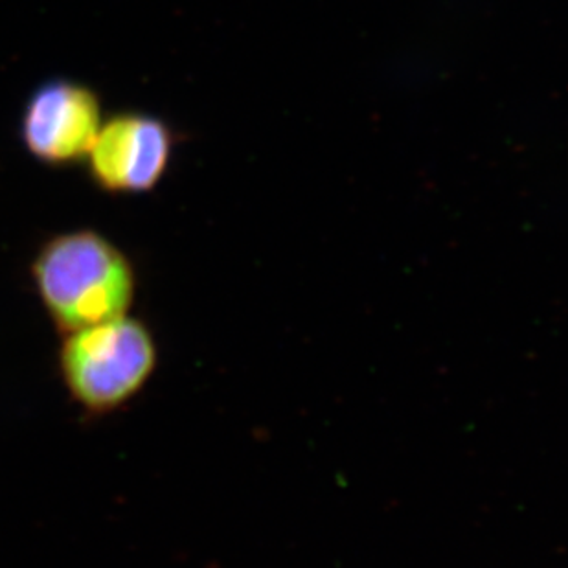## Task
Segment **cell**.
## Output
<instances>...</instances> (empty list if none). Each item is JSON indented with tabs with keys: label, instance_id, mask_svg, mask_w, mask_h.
<instances>
[{
	"label": "cell",
	"instance_id": "6da1fadb",
	"mask_svg": "<svg viewBox=\"0 0 568 568\" xmlns=\"http://www.w3.org/2000/svg\"><path fill=\"white\" fill-rule=\"evenodd\" d=\"M39 301L60 333L129 315L136 295L133 263L100 232H61L32 260Z\"/></svg>",
	"mask_w": 568,
	"mask_h": 568
},
{
	"label": "cell",
	"instance_id": "277c9868",
	"mask_svg": "<svg viewBox=\"0 0 568 568\" xmlns=\"http://www.w3.org/2000/svg\"><path fill=\"white\" fill-rule=\"evenodd\" d=\"M172 153V129L162 120L122 113L102 122L85 161L98 189L120 195L155 189Z\"/></svg>",
	"mask_w": 568,
	"mask_h": 568
},
{
	"label": "cell",
	"instance_id": "7a4b0ae2",
	"mask_svg": "<svg viewBox=\"0 0 568 568\" xmlns=\"http://www.w3.org/2000/svg\"><path fill=\"white\" fill-rule=\"evenodd\" d=\"M58 366L78 407L111 414L125 407L150 381L156 346L144 322L133 316L63 333Z\"/></svg>",
	"mask_w": 568,
	"mask_h": 568
},
{
	"label": "cell",
	"instance_id": "3957f363",
	"mask_svg": "<svg viewBox=\"0 0 568 568\" xmlns=\"http://www.w3.org/2000/svg\"><path fill=\"white\" fill-rule=\"evenodd\" d=\"M102 103L91 87L54 80L33 92L21 120L22 144L49 166L85 161L102 128Z\"/></svg>",
	"mask_w": 568,
	"mask_h": 568
}]
</instances>
